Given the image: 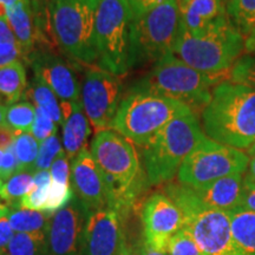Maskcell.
<instances>
[{"instance_id":"8","label":"cell","mask_w":255,"mask_h":255,"mask_svg":"<svg viewBox=\"0 0 255 255\" xmlns=\"http://www.w3.org/2000/svg\"><path fill=\"white\" fill-rule=\"evenodd\" d=\"M98 0H51L50 24L64 52L75 60L98 59L95 23Z\"/></svg>"},{"instance_id":"49","label":"cell","mask_w":255,"mask_h":255,"mask_svg":"<svg viewBox=\"0 0 255 255\" xmlns=\"http://www.w3.org/2000/svg\"><path fill=\"white\" fill-rule=\"evenodd\" d=\"M120 255H139V253H138V251H136L133 247L128 246L127 242H126V245L123 246L122 252H121Z\"/></svg>"},{"instance_id":"7","label":"cell","mask_w":255,"mask_h":255,"mask_svg":"<svg viewBox=\"0 0 255 255\" xmlns=\"http://www.w3.org/2000/svg\"><path fill=\"white\" fill-rule=\"evenodd\" d=\"M132 19L128 0H98L95 23L97 60L102 69L119 77L132 69Z\"/></svg>"},{"instance_id":"55","label":"cell","mask_w":255,"mask_h":255,"mask_svg":"<svg viewBox=\"0 0 255 255\" xmlns=\"http://www.w3.org/2000/svg\"><path fill=\"white\" fill-rule=\"evenodd\" d=\"M2 157H4V150L0 149V168H1V163H2Z\"/></svg>"},{"instance_id":"23","label":"cell","mask_w":255,"mask_h":255,"mask_svg":"<svg viewBox=\"0 0 255 255\" xmlns=\"http://www.w3.org/2000/svg\"><path fill=\"white\" fill-rule=\"evenodd\" d=\"M228 213L235 244L245 255H255V213L242 207Z\"/></svg>"},{"instance_id":"42","label":"cell","mask_w":255,"mask_h":255,"mask_svg":"<svg viewBox=\"0 0 255 255\" xmlns=\"http://www.w3.org/2000/svg\"><path fill=\"white\" fill-rule=\"evenodd\" d=\"M162 1H164V0H128L133 12V17L146 13L148 11L161 4Z\"/></svg>"},{"instance_id":"9","label":"cell","mask_w":255,"mask_h":255,"mask_svg":"<svg viewBox=\"0 0 255 255\" xmlns=\"http://www.w3.org/2000/svg\"><path fill=\"white\" fill-rule=\"evenodd\" d=\"M181 30L177 0H164L146 13L133 17L131 24V66L142 65L173 53Z\"/></svg>"},{"instance_id":"18","label":"cell","mask_w":255,"mask_h":255,"mask_svg":"<svg viewBox=\"0 0 255 255\" xmlns=\"http://www.w3.org/2000/svg\"><path fill=\"white\" fill-rule=\"evenodd\" d=\"M70 182L75 196L78 197L90 212L108 207L103 178L91 152L87 148L82 149L71 161Z\"/></svg>"},{"instance_id":"33","label":"cell","mask_w":255,"mask_h":255,"mask_svg":"<svg viewBox=\"0 0 255 255\" xmlns=\"http://www.w3.org/2000/svg\"><path fill=\"white\" fill-rule=\"evenodd\" d=\"M73 194L71 184H62L57 182H51L49 195H47L46 205L44 213L46 214H55L59 209L65 207L72 200Z\"/></svg>"},{"instance_id":"6","label":"cell","mask_w":255,"mask_h":255,"mask_svg":"<svg viewBox=\"0 0 255 255\" xmlns=\"http://www.w3.org/2000/svg\"><path fill=\"white\" fill-rule=\"evenodd\" d=\"M225 81L223 76L207 75L187 65L174 53H168L135 85L173 98L196 111L205 109L212 100V89Z\"/></svg>"},{"instance_id":"35","label":"cell","mask_w":255,"mask_h":255,"mask_svg":"<svg viewBox=\"0 0 255 255\" xmlns=\"http://www.w3.org/2000/svg\"><path fill=\"white\" fill-rule=\"evenodd\" d=\"M62 151V144L57 135L51 136L41 142L39 144V154L34 165V173L39 170H49Z\"/></svg>"},{"instance_id":"60","label":"cell","mask_w":255,"mask_h":255,"mask_svg":"<svg viewBox=\"0 0 255 255\" xmlns=\"http://www.w3.org/2000/svg\"><path fill=\"white\" fill-rule=\"evenodd\" d=\"M0 255H6V254H0Z\"/></svg>"},{"instance_id":"25","label":"cell","mask_w":255,"mask_h":255,"mask_svg":"<svg viewBox=\"0 0 255 255\" xmlns=\"http://www.w3.org/2000/svg\"><path fill=\"white\" fill-rule=\"evenodd\" d=\"M7 219L15 233H41L49 232L51 218L49 214L39 210L13 209Z\"/></svg>"},{"instance_id":"37","label":"cell","mask_w":255,"mask_h":255,"mask_svg":"<svg viewBox=\"0 0 255 255\" xmlns=\"http://www.w3.org/2000/svg\"><path fill=\"white\" fill-rule=\"evenodd\" d=\"M51 180L53 182L70 184V167H69V158L66 156L65 151H62L58 155V157L55 159L52 165L50 168Z\"/></svg>"},{"instance_id":"34","label":"cell","mask_w":255,"mask_h":255,"mask_svg":"<svg viewBox=\"0 0 255 255\" xmlns=\"http://www.w3.org/2000/svg\"><path fill=\"white\" fill-rule=\"evenodd\" d=\"M165 253L168 255H202L196 241L184 227L169 240Z\"/></svg>"},{"instance_id":"15","label":"cell","mask_w":255,"mask_h":255,"mask_svg":"<svg viewBox=\"0 0 255 255\" xmlns=\"http://www.w3.org/2000/svg\"><path fill=\"white\" fill-rule=\"evenodd\" d=\"M90 210L78 197L53 214L47 232L46 255H78L83 251L84 233Z\"/></svg>"},{"instance_id":"24","label":"cell","mask_w":255,"mask_h":255,"mask_svg":"<svg viewBox=\"0 0 255 255\" xmlns=\"http://www.w3.org/2000/svg\"><path fill=\"white\" fill-rule=\"evenodd\" d=\"M25 97L30 98L34 103V107L39 108L50 116V119L56 124L63 126V114L60 104L57 101V96L45 83L34 77L32 79L30 88L25 92Z\"/></svg>"},{"instance_id":"27","label":"cell","mask_w":255,"mask_h":255,"mask_svg":"<svg viewBox=\"0 0 255 255\" xmlns=\"http://www.w3.org/2000/svg\"><path fill=\"white\" fill-rule=\"evenodd\" d=\"M47 232L15 233L6 255H46Z\"/></svg>"},{"instance_id":"20","label":"cell","mask_w":255,"mask_h":255,"mask_svg":"<svg viewBox=\"0 0 255 255\" xmlns=\"http://www.w3.org/2000/svg\"><path fill=\"white\" fill-rule=\"evenodd\" d=\"M60 109L63 114L64 151L72 161L85 148L91 129L82 102H62Z\"/></svg>"},{"instance_id":"48","label":"cell","mask_w":255,"mask_h":255,"mask_svg":"<svg viewBox=\"0 0 255 255\" xmlns=\"http://www.w3.org/2000/svg\"><path fill=\"white\" fill-rule=\"evenodd\" d=\"M246 173L250 176L255 180V156H251L250 157V164H248V169Z\"/></svg>"},{"instance_id":"11","label":"cell","mask_w":255,"mask_h":255,"mask_svg":"<svg viewBox=\"0 0 255 255\" xmlns=\"http://www.w3.org/2000/svg\"><path fill=\"white\" fill-rule=\"evenodd\" d=\"M244 176L245 174L231 175L201 188L170 182L164 187L163 193L176 203L183 218L205 209L231 212L241 205Z\"/></svg>"},{"instance_id":"43","label":"cell","mask_w":255,"mask_h":255,"mask_svg":"<svg viewBox=\"0 0 255 255\" xmlns=\"http://www.w3.org/2000/svg\"><path fill=\"white\" fill-rule=\"evenodd\" d=\"M17 41L7 18H0V43ZM18 43V41H17Z\"/></svg>"},{"instance_id":"39","label":"cell","mask_w":255,"mask_h":255,"mask_svg":"<svg viewBox=\"0 0 255 255\" xmlns=\"http://www.w3.org/2000/svg\"><path fill=\"white\" fill-rule=\"evenodd\" d=\"M17 173H19V163L17 156H15L13 144H12L4 150V157H2L1 168H0V176L2 180H8L9 177Z\"/></svg>"},{"instance_id":"29","label":"cell","mask_w":255,"mask_h":255,"mask_svg":"<svg viewBox=\"0 0 255 255\" xmlns=\"http://www.w3.org/2000/svg\"><path fill=\"white\" fill-rule=\"evenodd\" d=\"M36 119V107L30 102H18L6 109V126L15 135L31 132Z\"/></svg>"},{"instance_id":"45","label":"cell","mask_w":255,"mask_h":255,"mask_svg":"<svg viewBox=\"0 0 255 255\" xmlns=\"http://www.w3.org/2000/svg\"><path fill=\"white\" fill-rule=\"evenodd\" d=\"M139 255H168L165 252H161V251H156V250H152L149 246H146V245L143 242L141 248H139L138 251Z\"/></svg>"},{"instance_id":"21","label":"cell","mask_w":255,"mask_h":255,"mask_svg":"<svg viewBox=\"0 0 255 255\" xmlns=\"http://www.w3.org/2000/svg\"><path fill=\"white\" fill-rule=\"evenodd\" d=\"M6 13L15 39L23 51L24 59H27V57L34 51L36 41L40 39L31 0H23L6 7Z\"/></svg>"},{"instance_id":"1","label":"cell","mask_w":255,"mask_h":255,"mask_svg":"<svg viewBox=\"0 0 255 255\" xmlns=\"http://www.w3.org/2000/svg\"><path fill=\"white\" fill-rule=\"evenodd\" d=\"M91 155L103 178L108 207L117 210L124 220L149 186L136 149L126 137L108 129L96 133Z\"/></svg>"},{"instance_id":"53","label":"cell","mask_w":255,"mask_h":255,"mask_svg":"<svg viewBox=\"0 0 255 255\" xmlns=\"http://www.w3.org/2000/svg\"><path fill=\"white\" fill-rule=\"evenodd\" d=\"M247 155L250 156V157L251 156H255V142L247 149Z\"/></svg>"},{"instance_id":"5","label":"cell","mask_w":255,"mask_h":255,"mask_svg":"<svg viewBox=\"0 0 255 255\" xmlns=\"http://www.w3.org/2000/svg\"><path fill=\"white\" fill-rule=\"evenodd\" d=\"M245 38L231 20L201 34L181 28L173 53L187 65L212 76L229 72L244 55Z\"/></svg>"},{"instance_id":"57","label":"cell","mask_w":255,"mask_h":255,"mask_svg":"<svg viewBox=\"0 0 255 255\" xmlns=\"http://www.w3.org/2000/svg\"><path fill=\"white\" fill-rule=\"evenodd\" d=\"M222 1H223V2H225V4H227V2H229V1H231V0H222Z\"/></svg>"},{"instance_id":"2","label":"cell","mask_w":255,"mask_h":255,"mask_svg":"<svg viewBox=\"0 0 255 255\" xmlns=\"http://www.w3.org/2000/svg\"><path fill=\"white\" fill-rule=\"evenodd\" d=\"M202 127L213 141L248 149L255 142V90L229 81L213 89L202 110Z\"/></svg>"},{"instance_id":"30","label":"cell","mask_w":255,"mask_h":255,"mask_svg":"<svg viewBox=\"0 0 255 255\" xmlns=\"http://www.w3.org/2000/svg\"><path fill=\"white\" fill-rule=\"evenodd\" d=\"M34 187L27 195H25L19 203V208L39 210L44 212L47 195L51 186V175L49 170H39L33 173Z\"/></svg>"},{"instance_id":"36","label":"cell","mask_w":255,"mask_h":255,"mask_svg":"<svg viewBox=\"0 0 255 255\" xmlns=\"http://www.w3.org/2000/svg\"><path fill=\"white\" fill-rule=\"evenodd\" d=\"M31 135L41 143L49 137L57 135V124L50 119V116L39 108H36V119L31 129Z\"/></svg>"},{"instance_id":"32","label":"cell","mask_w":255,"mask_h":255,"mask_svg":"<svg viewBox=\"0 0 255 255\" xmlns=\"http://www.w3.org/2000/svg\"><path fill=\"white\" fill-rule=\"evenodd\" d=\"M229 82L255 90V56L244 53L228 72Z\"/></svg>"},{"instance_id":"51","label":"cell","mask_w":255,"mask_h":255,"mask_svg":"<svg viewBox=\"0 0 255 255\" xmlns=\"http://www.w3.org/2000/svg\"><path fill=\"white\" fill-rule=\"evenodd\" d=\"M19 1H23V0H0V4L6 6V7H9V6L17 4Z\"/></svg>"},{"instance_id":"14","label":"cell","mask_w":255,"mask_h":255,"mask_svg":"<svg viewBox=\"0 0 255 255\" xmlns=\"http://www.w3.org/2000/svg\"><path fill=\"white\" fill-rule=\"evenodd\" d=\"M143 242L152 250L167 252L169 240L183 228L184 218L176 203L165 193L156 191L142 205Z\"/></svg>"},{"instance_id":"3","label":"cell","mask_w":255,"mask_h":255,"mask_svg":"<svg viewBox=\"0 0 255 255\" xmlns=\"http://www.w3.org/2000/svg\"><path fill=\"white\" fill-rule=\"evenodd\" d=\"M195 113L177 117L141 146L142 165L149 186L170 182L181 164L206 138Z\"/></svg>"},{"instance_id":"12","label":"cell","mask_w":255,"mask_h":255,"mask_svg":"<svg viewBox=\"0 0 255 255\" xmlns=\"http://www.w3.org/2000/svg\"><path fill=\"white\" fill-rule=\"evenodd\" d=\"M122 85L119 76L103 69H90L82 85V105L96 131L113 128L120 108Z\"/></svg>"},{"instance_id":"47","label":"cell","mask_w":255,"mask_h":255,"mask_svg":"<svg viewBox=\"0 0 255 255\" xmlns=\"http://www.w3.org/2000/svg\"><path fill=\"white\" fill-rule=\"evenodd\" d=\"M6 105L0 104V130L4 129V128H7L6 126Z\"/></svg>"},{"instance_id":"40","label":"cell","mask_w":255,"mask_h":255,"mask_svg":"<svg viewBox=\"0 0 255 255\" xmlns=\"http://www.w3.org/2000/svg\"><path fill=\"white\" fill-rule=\"evenodd\" d=\"M240 207L255 213V180H253L247 173L244 176Z\"/></svg>"},{"instance_id":"19","label":"cell","mask_w":255,"mask_h":255,"mask_svg":"<svg viewBox=\"0 0 255 255\" xmlns=\"http://www.w3.org/2000/svg\"><path fill=\"white\" fill-rule=\"evenodd\" d=\"M181 9V28L190 34H201L229 21L222 0H190Z\"/></svg>"},{"instance_id":"50","label":"cell","mask_w":255,"mask_h":255,"mask_svg":"<svg viewBox=\"0 0 255 255\" xmlns=\"http://www.w3.org/2000/svg\"><path fill=\"white\" fill-rule=\"evenodd\" d=\"M9 208L6 205H2V203H0V219L5 218V216H7L9 214Z\"/></svg>"},{"instance_id":"46","label":"cell","mask_w":255,"mask_h":255,"mask_svg":"<svg viewBox=\"0 0 255 255\" xmlns=\"http://www.w3.org/2000/svg\"><path fill=\"white\" fill-rule=\"evenodd\" d=\"M245 50L247 53H250L252 56H255V34L246 38L245 41Z\"/></svg>"},{"instance_id":"44","label":"cell","mask_w":255,"mask_h":255,"mask_svg":"<svg viewBox=\"0 0 255 255\" xmlns=\"http://www.w3.org/2000/svg\"><path fill=\"white\" fill-rule=\"evenodd\" d=\"M15 133L9 130L8 128H4L0 130V149L1 150H6L8 146L13 144Z\"/></svg>"},{"instance_id":"31","label":"cell","mask_w":255,"mask_h":255,"mask_svg":"<svg viewBox=\"0 0 255 255\" xmlns=\"http://www.w3.org/2000/svg\"><path fill=\"white\" fill-rule=\"evenodd\" d=\"M40 143L30 132L18 133L14 137L13 149L18 158L19 171L34 173Z\"/></svg>"},{"instance_id":"54","label":"cell","mask_w":255,"mask_h":255,"mask_svg":"<svg viewBox=\"0 0 255 255\" xmlns=\"http://www.w3.org/2000/svg\"><path fill=\"white\" fill-rule=\"evenodd\" d=\"M189 1H190V0H177L178 5H180V8H183L184 6H186Z\"/></svg>"},{"instance_id":"22","label":"cell","mask_w":255,"mask_h":255,"mask_svg":"<svg viewBox=\"0 0 255 255\" xmlns=\"http://www.w3.org/2000/svg\"><path fill=\"white\" fill-rule=\"evenodd\" d=\"M26 70L21 60L0 68V101L2 104L18 103L26 91Z\"/></svg>"},{"instance_id":"26","label":"cell","mask_w":255,"mask_h":255,"mask_svg":"<svg viewBox=\"0 0 255 255\" xmlns=\"http://www.w3.org/2000/svg\"><path fill=\"white\" fill-rule=\"evenodd\" d=\"M231 23L245 38L255 31V0H231L226 4Z\"/></svg>"},{"instance_id":"17","label":"cell","mask_w":255,"mask_h":255,"mask_svg":"<svg viewBox=\"0 0 255 255\" xmlns=\"http://www.w3.org/2000/svg\"><path fill=\"white\" fill-rule=\"evenodd\" d=\"M26 60L33 69L34 77L45 83L60 101L81 102L76 73L60 57L47 50H34Z\"/></svg>"},{"instance_id":"16","label":"cell","mask_w":255,"mask_h":255,"mask_svg":"<svg viewBox=\"0 0 255 255\" xmlns=\"http://www.w3.org/2000/svg\"><path fill=\"white\" fill-rule=\"evenodd\" d=\"M126 245L123 219L117 210L105 207L90 213L84 233L85 255H120Z\"/></svg>"},{"instance_id":"59","label":"cell","mask_w":255,"mask_h":255,"mask_svg":"<svg viewBox=\"0 0 255 255\" xmlns=\"http://www.w3.org/2000/svg\"><path fill=\"white\" fill-rule=\"evenodd\" d=\"M0 104H2V102H1V101H0Z\"/></svg>"},{"instance_id":"58","label":"cell","mask_w":255,"mask_h":255,"mask_svg":"<svg viewBox=\"0 0 255 255\" xmlns=\"http://www.w3.org/2000/svg\"><path fill=\"white\" fill-rule=\"evenodd\" d=\"M253 34H255V31H254V32H253ZM253 34H252V36H253Z\"/></svg>"},{"instance_id":"4","label":"cell","mask_w":255,"mask_h":255,"mask_svg":"<svg viewBox=\"0 0 255 255\" xmlns=\"http://www.w3.org/2000/svg\"><path fill=\"white\" fill-rule=\"evenodd\" d=\"M191 113L181 102L133 85L121 102L113 129L143 146L169 122Z\"/></svg>"},{"instance_id":"52","label":"cell","mask_w":255,"mask_h":255,"mask_svg":"<svg viewBox=\"0 0 255 255\" xmlns=\"http://www.w3.org/2000/svg\"><path fill=\"white\" fill-rule=\"evenodd\" d=\"M0 18H7V13H6V6L0 4Z\"/></svg>"},{"instance_id":"56","label":"cell","mask_w":255,"mask_h":255,"mask_svg":"<svg viewBox=\"0 0 255 255\" xmlns=\"http://www.w3.org/2000/svg\"><path fill=\"white\" fill-rule=\"evenodd\" d=\"M2 186H4V183H2V178H1V176H0V190H1Z\"/></svg>"},{"instance_id":"41","label":"cell","mask_w":255,"mask_h":255,"mask_svg":"<svg viewBox=\"0 0 255 255\" xmlns=\"http://www.w3.org/2000/svg\"><path fill=\"white\" fill-rule=\"evenodd\" d=\"M13 235L14 231L9 225L7 216L0 219V254H6V250Z\"/></svg>"},{"instance_id":"38","label":"cell","mask_w":255,"mask_h":255,"mask_svg":"<svg viewBox=\"0 0 255 255\" xmlns=\"http://www.w3.org/2000/svg\"><path fill=\"white\" fill-rule=\"evenodd\" d=\"M24 58L23 51L17 41L0 43V68Z\"/></svg>"},{"instance_id":"13","label":"cell","mask_w":255,"mask_h":255,"mask_svg":"<svg viewBox=\"0 0 255 255\" xmlns=\"http://www.w3.org/2000/svg\"><path fill=\"white\" fill-rule=\"evenodd\" d=\"M183 227L196 241L202 255H245L233 238L228 212L197 210L184 216Z\"/></svg>"},{"instance_id":"28","label":"cell","mask_w":255,"mask_h":255,"mask_svg":"<svg viewBox=\"0 0 255 255\" xmlns=\"http://www.w3.org/2000/svg\"><path fill=\"white\" fill-rule=\"evenodd\" d=\"M33 173L31 171H19L14 174L2 186L0 190V197L6 201L9 206L18 209L19 203L25 195L33 189Z\"/></svg>"},{"instance_id":"10","label":"cell","mask_w":255,"mask_h":255,"mask_svg":"<svg viewBox=\"0 0 255 255\" xmlns=\"http://www.w3.org/2000/svg\"><path fill=\"white\" fill-rule=\"evenodd\" d=\"M248 164L250 156L242 150L206 137L181 164L177 180L186 186L201 188L222 177L246 174Z\"/></svg>"}]
</instances>
